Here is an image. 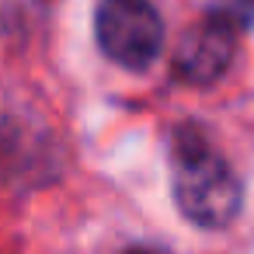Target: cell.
<instances>
[{
  "instance_id": "277c9868",
  "label": "cell",
  "mask_w": 254,
  "mask_h": 254,
  "mask_svg": "<svg viewBox=\"0 0 254 254\" xmlns=\"http://www.w3.org/2000/svg\"><path fill=\"white\" fill-rule=\"evenodd\" d=\"M205 14L219 18L223 25H230V28L240 35V32H247V28L254 25V0H216Z\"/></svg>"
},
{
  "instance_id": "5b68a950",
  "label": "cell",
  "mask_w": 254,
  "mask_h": 254,
  "mask_svg": "<svg viewBox=\"0 0 254 254\" xmlns=\"http://www.w3.org/2000/svg\"><path fill=\"white\" fill-rule=\"evenodd\" d=\"M122 254H157V251H150V247H129V251H122Z\"/></svg>"
},
{
  "instance_id": "7a4b0ae2",
  "label": "cell",
  "mask_w": 254,
  "mask_h": 254,
  "mask_svg": "<svg viewBox=\"0 0 254 254\" xmlns=\"http://www.w3.org/2000/svg\"><path fill=\"white\" fill-rule=\"evenodd\" d=\"M94 35L112 63L126 70H146L160 56L164 21L150 0H101L94 14Z\"/></svg>"
},
{
  "instance_id": "3957f363",
  "label": "cell",
  "mask_w": 254,
  "mask_h": 254,
  "mask_svg": "<svg viewBox=\"0 0 254 254\" xmlns=\"http://www.w3.org/2000/svg\"><path fill=\"white\" fill-rule=\"evenodd\" d=\"M233 56H237V32L219 18L202 14V21H195L181 35L171 73L185 87H212L230 70Z\"/></svg>"
},
{
  "instance_id": "6da1fadb",
  "label": "cell",
  "mask_w": 254,
  "mask_h": 254,
  "mask_svg": "<svg viewBox=\"0 0 254 254\" xmlns=\"http://www.w3.org/2000/svg\"><path fill=\"white\" fill-rule=\"evenodd\" d=\"M174 160V202L181 216L202 230H223L240 212V181L233 167L209 146L205 132L191 122L171 136Z\"/></svg>"
}]
</instances>
